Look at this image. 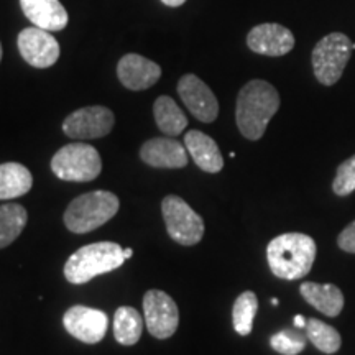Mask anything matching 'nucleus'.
Masks as SVG:
<instances>
[{
  "mask_svg": "<svg viewBox=\"0 0 355 355\" xmlns=\"http://www.w3.org/2000/svg\"><path fill=\"white\" fill-rule=\"evenodd\" d=\"M132 254H133V250H132V248H125V250H123V257H125V260L130 259Z\"/></svg>",
  "mask_w": 355,
  "mask_h": 355,
  "instance_id": "nucleus-30",
  "label": "nucleus"
},
{
  "mask_svg": "<svg viewBox=\"0 0 355 355\" xmlns=\"http://www.w3.org/2000/svg\"><path fill=\"white\" fill-rule=\"evenodd\" d=\"M117 76L130 91H145L158 83L162 78V68L145 56L130 53L119 61Z\"/></svg>",
  "mask_w": 355,
  "mask_h": 355,
  "instance_id": "nucleus-14",
  "label": "nucleus"
},
{
  "mask_svg": "<svg viewBox=\"0 0 355 355\" xmlns=\"http://www.w3.org/2000/svg\"><path fill=\"white\" fill-rule=\"evenodd\" d=\"M337 245L347 254H355V220L345 227L337 237Z\"/></svg>",
  "mask_w": 355,
  "mask_h": 355,
  "instance_id": "nucleus-27",
  "label": "nucleus"
},
{
  "mask_svg": "<svg viewBox=\"0 0 355 355\" xmlns=\"http://www.w3.org/2000/svg\"><path fill=\"white\" fill-rule=\"evenodd\" d=\"M119 206V198L110 191L86 193L69 202L64 212V225L74 234H87L112 219Z\"/></svg>",
  "mask_w": 355,
  "mask_h": 355,
  "instance_id": "nucleus-4",
  "label": "nucleus"
},
{
  "mask_svg": "<svg viewBox=\"0 0 355 355\" xmlns=\"http://www.w3.org/2000/svg\"><path fill=\"white\" fill-rule=\"evenodd\" d=\"M26 220L28 214L20 204L8 202L0 206V248H6L17 241V237L24 232Z\"/></svg>",
  "mask_w": 355,
  "mask_h": 355,
  "instance_id": "nucleus-22",
  "label": "nucleus"
},
{
  "mask_svg": "<svg viewBox=\"0 0 355 355\" xmlns=\"http://www.w3.org/2000/svg\"><path fill=\"white\" fill-rule=\"evenodd\" d=\"M304 331L308 340H311L314 347L324 354H336L343 345V339H340V334L336 327L319 321V319H308Z\"/></svg>",
  "mask_w": 355,
  "mask_h": 355,
  "instance_id": "nucleus-23",
  "label": "nucleus"
},
{
  "mask_svg": "<svg viewBox=\"0 0 355 355\" xmlns=\"http://www.w3.org/2000/svg\"><path fill=\"white\" fill-rule=\"evenodd\" d=\"M306 318L301 316V314H298V316H295V326L298 327V329H303V327H306Z\"/></svg>",
  "mask_w": 355,
  "mask_h": 355,
  "instance_id": "nucleus-28",
  "label": "nucleus"
},
{
  "mask_svg": "<svg viewBox=\"0 0 355 355\" xmlns=\"http://www.w3.org/2000/svg\"><path fill=\"white\" fill-rule=\"evenodd\" d=\"M178 92L189 112L204 123L214 122L219 115V102L214 92L202 79L194 74H184L178 83Z\"/></svg>",
  "mask_w": 355,
  "mask_h": 355,
  "instance_id": "nucleus-12",
  "label": "nucleus"
},
{
  "mask_svg": "<svg viewBox=\"0 0 355 355\" xmlns=\"http://www.w3.org/2000/svg\"><path fill=\"white\" fill-rule=\"evenodd\" d=\"M316 242L313 237L300 232L282 234L270 241L266 260L275 277L295 282L304 278L316 260Z\"/></svg>",
  "mask_w": 355,
  "mask_h": 355,
  "instance_id": "nucleus-2",
  "label": "nucleus"
},
{
  "mask_svg": "<svg viewBox=\"0 0 355 355\" xmlns=\"http://www.w3.org/2000/svg\"><path fill=\"white\" fill-rule=\"evenodd\" d=\"M332 191L337 196H349L355 191V155L340 163L332 181Z\"/></svg>",
  "mask_w": 355,
  "mask_h": 355,
  "instance_id": "nucleus-26",
  "label": "nucleus"
},
{
  "mask_svg": "<svg viewBox=\"0 0 355 355\" xmlns=\"http://www.w3.org/2000/svg\"><path fill=\"white\" fill-rule=\"evenodd\" d=\"M354 50V42L344 33H329L319 40L311 56L318 81L324 86H334L343 76Z\"/></svg>",
  "mask_w": 355,
  "mask_h": 355,
  "instance_id": "nucleus-5",
  "label": "nucleus"
},
{
  "mask_svg": "<svg viewBox=\"0 0 355 355\" xmlns=\"http://www.w3.org/2000/svg\"><path fill=\"white\" fill-rule=\"evenodd\" d=\"M144 331V319L140 313L130 306H121L114 316V337L122 345H135Z\"/></svg>",
  "mask_w": 355,
  "mask_h": 355,
  "instance_id": "nucleus-21",
  "label": "nucleus"
},
{
  "mask_svg": "<svg viewBox=\"0 0 355 355\" xmlns=\"http://www.w3.org/2000/svg\"><path fill=\"white\" fill-rule=\"evenodd\" d=\"M64 329L84 344H97L109 329V318L104 311L89 306H73L63 316Z\"/></svg>",
  "mask_w": 355,
  "mask_h": 355,
  "instance_id": "nucleus-10",
  "label": "nucleus"
},
{
  "mask_svg": "<svg viewBox=\"0 0 355 355\" xmlns=\"http://www.w3.org/2000/svg\"><path fill=\"white\" fill-rule=\"evenodd\" d=\"M166 232L180 245H196L204 235V220L180 196H166L162 201Z\"/></svg>",
  "mask_w": 355,
  "mask_h": 355,
  "instance_id": "nucleus-7",
  "label": "nucleus"
},
{
  "mask_svg": "<svg viewBox=\"0 0 355 355\" xmlns=\"http://www.w3.org/2000/svg\"><path fill=\"white\" fill-rule=\"evenodd\" d=\"M32 186V173L26 166L13 162L0 165V201L24 196Z\"/></svg>",
  "mask_w": 355,
  "mask_h": 355,
  "instance_id": "nucleus-19",
  "label": "nucleus"
},
{
  "mask_svg": "<svg viewBox=\"0 0 355 355\" xmlns=\"http://www.w3.org/2000/svg\"><path fill=\"white\" fill-rule=\"evenodd\" d=\"M272 304H273V306H278V304H279L278 298H273V300H272Z\"/></svg>",
  "mask_w": 355,
  "mask_h": 355,
  "instance_id": "nucleus-31",
  "label": "nucleus"
},
{
  "mask_svg": "<svg viewBox=\"0 0 355 355\" xmlns=\"http://www.w3.org/2000/svg\"><path fill=\"white\" fill-rule=\"evenodd\" d=\"M51 170L63 181L87 183L101 175L102 159L94 146L69 144L58 150L51 158Z\"/></svg>",
  "mask_w": 355,
  "mask_h": 355,
  "instance_id": "nucleus-6",
  "label": "nucleus"
},
{
  "mask_svg": "<svg viewBox=\"0 0 355 355\" xmlns=\"http://www.w3.org/2000/svg\"><path fill=\"white\" fill-rule=\"evenodd\" d=\"M247 44L259 55L285 56L295 48V35L279 24H261L248 32Z\"/></svg>",
  "mask_w": 355,
  "mask_h": 355,
  "instance_id": "nucleus-13",
  "label": "nucleus"
},
{
  "mask_svg": "<svg viewBox=\"0 0 355 355\" xmlns=\"http://www.w3.org/2000/svg\"><path fill=\"white\" fill-rule=\"evenodd\" d=\"M259 311V300L254 291H243L235 300L232 308V322L237 334L248 336L254 329V319Z\"/></svg>",
  "mask_w": 355,
  "mask_h": 355,
  "instance_id": "nucleus-24",
  "label": "nucleus"
},
{
  "mask_svg": "<svg viewBox=\"0 0 355 355\" xmlns=\"http://www.w3.org/2000/svg\"><path fill=\"white\" fill-rule=\"evenodd\" d=\"M300 293L314 309L329 318L339 316L340 311L344 309L343 291L331 283L321 285V283L304 282L300 288Z\"/></svg>",
  "mask_w": 355,
  "mask_h": 355,
  "instance_id": "nucleus-18",
  "label": "nucleus"
},
{
  "mask_svg": "<svg viewBox=\"0 0 355 355\" xmlns=\"http://www.w3.org/2000/svg\"><path fill=\"white\" fill-rule=\"evenodd\" d=\"M19 51L24 60L33 68L43 69L50 68L60 58V44L51 32L40 28V26H30L21 30L19 35Z\"/></svg>",
  "mask_w": 355,
  "mask_h": 355,
  "instance_id": "nucleus-11",
  "label": "nucleus"
},
{
  "mask_svg": "<svg viewBox=\"0 0 355 355\" xmlns=\"http://www.w3.org/2000/svg\"><path fill=\"white\" fill-rule=\"evenodd\" d=\"M144 313L148 332L157 339H168L180 324V311L175 300L165 291L150 290L144 296Z\"/></svg>",
  "mask_w": 355,
  "mask_h": 355,
  "instance_id": "nucleus-9",
  "label": "nucleus"
},
{
  "mask_svg": "<svg viewBox=\"0 0 355 355\" xmlns=\"http://www.w3.org/2000/svg\"><path fill=\"white\" fill-rule=\"evenodd\" d=\"M155 121L159 130L168 137L180 135L188 127V119L170 96H159L153 105Z\"/></svg>",
  "mask_w": 355,
  "mask_h": 355,
  "instance_id": "nucleus-20",
  "label": "nucleus"
},
{
  "mask_svg": "<svg viewBox=\"0 0 355 355\" xmlns=\"http://www.w3.org/2000/svg\"><path fill=\"white\" fill-rule=\"evenodd\" d=\"M184 146L193 162L206 173H219L224 168L219 145L201 130H191L184 135Z\"/></svg>",
  "mask_w": 355,
  "mask_h": 355,
  "instance_id": "nucleus-17",
  "label": "nucleus"
},
{
  "mask_svg": "<svg viewBox=\"0 0 355 355\" xmlns=\"http://www.w3.org/2000/svg\"><path fill=\"white\" fill-rule=\"evenodd\" d=\"M123 248L114 242H97L74 252L64 265V277L73 285H84L99 275L121 268Z\"/></svg>",
  "mask_w": 355,
  "mask_h": 355,
  "instance_id": "nucleus-3",
  "label": "nucleus"
},
{
  "mask_svg": "<svg viewBox=\"0 0 355 355\" xmlns=\"http://www.w3.org/2000/svg\"><path fill=\"white\" fill-rule=\"evenodd\" d=\"M279 109V94L272 84L254 79L241 89L235 109L239 130L248 140H260Z\"/></svg>",
  "mask_w": 355,
  "mask_h": 355,
  "instance_id": "nucleus-1",
  "label": "nucleus"
},
{
  "mask_svg": "<svg viewBox=\"0 0 355 355\" xmlns=\"http://www.w3.org/2000/svg\"><path fill=\"white\" fill-rule=\"evenodd\" d=\"M162 2L168 7H180V6H183L186 0H162Z\"/></svg>",
  "mask_w": 355,
  "mask_h": 355,
  "instance_id": "nucleus-29",
  "label": "nucleus"
},
{
  "mask_svg": "<svg viewBox=\"0 0 355 355\" xmlns=\"http://www.w3.org/2000/svg\"><path fill=\"white\" fill-rule=\"evenodd\" d=\"M140 158L153 168H184L189 162V153L180 141L159 137L141 145Z\"/></svg>",
  "mask_w": 355,
  "mask_h": 355,
  "instance_id": "nucleus-15",
  "label": "nucleus"
},
{
  "mask_svg": "<svg viewBox=\"0 0 355 355\" xmlns=\"http://www.w3.org/2000/svg\"><path fill=\"white\" fill-rule=\"evenodd\" d=\"M306 343H308V336L306 332L296 331V329H285L279 331L277 334L272 336L270 339V345L275 352L282 355H298L306 349Z\"/></svg>",
  "mask_w": 355,
  "mask_h": 355,
  "instance_id": "nucleus-25",
  "label": "nucleus"
},
{
  "mask_svg": "<svg viewBox=\"0 0 355 355\" xmlns=\"http://www.w3.org/2000/svg\"><path fill=\"white\" fill-rule=\"evenodd\" d=\"M114 112L104 105H91L69 114L63 122L66 137L74 140H92L109 135L114 128Z\"/></svg>",
  "mask_w": 355,
  "mask_h": 355,
  "instance_id": "nucleus-8",
  "label": "nucleus"
},
{
  "mask_svg": "<svg viewBox=\"0 0 355 355\" xmlns=\"http://www.w3.org/2000/svg\"><path fill=\"white\" fill-rule=\"evenodd\" d=\"M0 61H2V44H0Z\"/></svg>",
  "mask_w": 355,
  "mask_h": 355,
  "instance_id": "nucleus-32",
  "label": "nucleus"
},
{
  "mask_svg": "<svg viewBox=\"0 0 355 355\" xmlns=\"http://www.w3.org/2000/svg\"><path fill=\"white\" fill-rule=\"evenodd\" d=\"M21 10L35 26L61 32L68 25V12L60 0H20Z\"/></svg>",
  "mask_w": 355,
  "mask_h": 355,
  "instance_id": "nucleus-16",
  "label": "nucleus"
}]
</instances>
